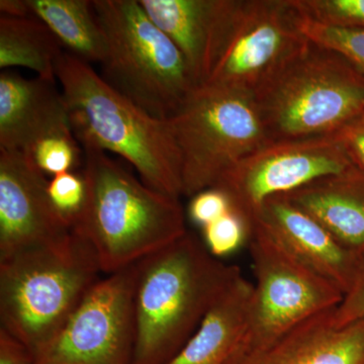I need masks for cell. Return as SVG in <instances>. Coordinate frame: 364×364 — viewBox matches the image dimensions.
Returning a JSON list of instances; mask_svg holds the SVG:
<instances>
[{
    "instance_id": "cell-1",
    "label": "cell",
    "mask_w": 364,
    "mask_h": 364,
    "mask_svg": "<svg viewBox=\"0 0 364 364\" xmlns=\"http://www.w3.org/2000/svg\"><path fill=\"white\" fill-rule=\"evenodd\" d=\"M242 275L191 232L139 261L133 364H167Z\"/></svg>"
},
{
    "instance_id": "cell-2",
    "label": "cell",
    "mask_w": 364,
    "mask_h": 364,
    "mask_svg": "<svg viewBox=\"0 0 364 364\" xmlns=\"http://www.w3.org/2000/svg\"><path fill=\"white\" fill-rule=\"evenodd\" d=\"M71 130L85 149L119 155L163 195H182L181 161L166 119L117 92L90 64L64 52L57 66Z\"/></svg>"
},
{
    "instance_id": "cell-3",
    "label": "cell",
    "mask_w": 364,
    "mask_h": 364,
    "mask_svg": "<svg viewBox=\"0 0 364 364\" xmlns=\"http://www.w3.org/2000/svg\"><path fill=\"white\" fill-rule=\"evenodd\" d=\"M83 151L87 196L72 230L90 244L102 272L130 267L188 232L179 198L146 186L104 151Z\"/></svg>"
},
{
    "instance_id": "cell-4",
    "label": "cell",
    "mask_w": 364,
    "mask_h": 364,
    "mask_svg": "<svg viewBox=\"0 0 364 364\" xmlns=\"http://www.w3.org/2000/svg\"><path fill=\"white\" fill-rule=\"evenodd\" d=\"M100 272L95 250L74 230L58 244L0 260L1 328L37 358L97 282Z\"/></svg>"
},
{
    "instance_id": "cell-5",
    "label": "cell",
    "mask_w": 364,
    "mask_h": 364,
    "mask_svg": "<svg viewBox=\"0 0 364 364\" xmlns=\"http://www.w3.org/2000/svg\"><path fill=\"white\" fill-rule=\"evenodd\" d=\"M254 97L270 141L333 136L364 114V74L309 41Z\"/></svg>"
},
{
    "instance_id": "cell-6",
    "label": "cell",
    "mask_w": 364,
    "mask_h": 364,
    "mask_svg": "<svg viewBox=\"0 0 364 364\" xmlns=\"http://www.w3.org/2000/svg\"><path fill=\"white\" fill-rule=\"evenodd\" d=\"M107 41L104 78L151 116L167 119L196 87L176 44L136 0H95Z\"/></svg>"
},
{
    "instance_id": "cell-7",
    "label": "cell",
    "mask_w": 364,
    "mask_h": 364,
    "mask_svg": "<svg viewBox=\"0 0 364 364\" xmlns=\"http://www.w3.org/2000/svg\"><path fill=\"white\" fill-rule=\"evenodd\" d=\"M181 161L182 195L215 188L235 165L269 142L254 93L196 86L166 119Z\"/></svg>"
},
{
    "instance_id": "cell-8",
    "label": "cell",
    "mask_w": 364,
    "mask_h": 364,
    "mask_svg": "<svg viewBox=\"0 0 364 364\" xmlns=\"http://www.w3.org/2000/svg\"><path fill=\"white\" fill-rule=\"evenodd\" d=\"M294 0H218L200 85L255 92L309 43Z\"/></svg>"
},
{
    "instance_id": "cell-9",
    "label": "cell",
    "mask_w": 364,
    "mask_h": 364,
    "mask_svg": "<svg viewBox=\"0 0 364 364\" xmlns=\"http://www.w3.org/2000/svg\"><path fill=\"white\" fill-rule=\"evenodd\" d=\"M249 244L256 284L239 351L268 346L341 303L344 294L338 287L299 260L259 223H253Z\"/></svg>"
},
{
    "instance_id": "cell-10",
    "label": "cell",
    "mask_w": 364,
    "mask_h": 364,
    "mask_svg": "<svg viewBox=\"0 0 364 364\" xmlns=\"http://www.w3.org/2000/svg\"><path fill=\"white\" fill-rule=\"evenodd\" d=\"M139 261L98 279L36 364H133Z\"/></svg>"
},
{
    "instance_id": "cell-11",
    "label": "cell",
    "mask_w": 364,
    "mask_h": 364,
    "mask_svg": "<svg viewBox=\"0 0 364 364\" xmlns=\"http://www.w3.org/2000/svg\"><path fill=\"white\" fill-rule=\"evenodd\" d=\"M353 165L334 135L269 141L235 165L215 188L227 193L234 210L252 227L269 198Z\"/></svg>"
},
{
    "instance_id": "cell-12",
    "label": "cell",
    "mask_w": 364,
    "mask_h": 364,
    "mask_svg": "<svg viewBox=\"0 0 364 364\" xmlns=\"http://www.w3.org/2000/svg\"><path fill=\"white\" fill-rule=\"evenodd\" d=\"M48 183L28 154L0 149V260L70 236L72 228L50 202Z\"/></svg>"
},
{
    "instance_id": "cell-13",
    "label": "cell",
    "mask_w": 364,
    "mask_h": 364,
    "mask_svg": "<svg viewBox=\"0 0 364 364\" xmlns=\"http://www.w3.org/2000/svg\"><path fill=\"white\" fill-rule=\"evenodd\" d=\"M72 131L65 102L55 81L0 73V149L28 154L38 141Z\"/></svg>"
},
{
    "instance_id": "cell-14",
    "label": "cell",
    "mask_w": 364,
    "mask_h": 364,
    "mask_svg": "<svg viewBox=\"0 0 364 364\" xmlns=\"http://www.w3.org/2000/svg\"><path fill=\"white\" fill-rule=\"evenodd\" d=\"M254 223L342 293L348 291L360 260L310 215L277 196L265 202Z\"/></svg>"
},
{
    "instance_id": "cell-15",
    "label": "cell",
    "mask_w": 364,
    "mask_h": 364,
    "mask_svg": "<svg viewBox=\"0 0 364 364\" xmlns=\"http://www.w3.org/2000/svg\"><path fill=\"white\" fill-rule=\"evenodd\" d=\"M334 309L304 321L268 346L239 351L228 364H364V321L337 327Z\"/></svg>"
},
{
    "instance_id": "cell-16",
    "label": "cell",
    "mask_w": 364,
    "mask_h": 364,
    "mask_svg": "<svg viewBox=\"0 0 364 364\" xmlns=\"http://www.w3.org/2000/svg\"><path fill=\"white\" fill-rule=\"evenodd\" d=\"M359 260L364 257V172L355 165L282 195Z\"/></svg>"
},
{
    "instance_id": "cell-17",
    "label": "cell",
    "mask_w": 364,
    "mask_h": 364,
    "mask_svg": "<svg viewBox=\"0 0 364 364\" xmlns=\"http://www.w3.org/2000/svg\"><path fill=\"white\" fill-rule=\"evenodd\" d=\"M253 284L243 274L208 311L200 327L167 364H228L247 333Z\"/></svg>"
},
{
    "instance_id": "cell-18",
    "label": "cell",
    "mask_w": 364,
    "mask_h": 364,
    "mask_svg": "<svg viewBox=\"0 0 364 364\" xmlns=\"http://www.w3.org/2000/svg\"><path fill=\"white\" fill-rule=\"evenodd\" d=\"M148 16L183 55L196 85L214 35L218 0H139Z\"/></svg>"
},
{
    "instance_id": "cell-19",
    "label": "cell",
    "mask_w": 364,
    "mask_h": 364,
    "mask_svg": "<svg viewBox=\"0 0 364 364\" xmlns=\"http://www.w3.org/2000/svg\"><path fill=\"white\" fill-rule=\"evenodd\" d=\"M33 16L59 41L67 53L86 63H104L107 41L88 0H28Z\"/></svg>"
},
{
    "instance_id": "cell-20",
    "label": "cell",
    "mask_w": 364,
    "mask_h": 364,
    "mask_svg": "<svg viewBox=\"0 0 364 364\" xmlns=\"http://www.w3.org/2000/svg\"><path fill=\"white\" fill-rule=\"evenodd\" d=\"M64 52L51 31L35 16H0V68L25 67L37 77L55 81Z\"/></svg>"
},
{
    "instance_id": "cell-21",
    "label": "cell",
    "mask_w": 364,
    "mask_h": 364,
    "mask_svg": "<svg viewBox=\"0 0 364 364\" xmlns=\"http://www.w3.org/2000/svg\"><path fill=\"white\" fill-rule=\"evenodd\" d=\"M299 28L310 42L338 53L364 74L363 28L327 25L311 20L303 14Z\"/></svg>"
},
{
    "instance_id": "cell-22",
    "label": "cell",
    "mask_w": 364,
    "mask_h": 364,
    "mask_svg": "<svg viewBox=\"0 0 364 364\" xmlns=\"http://www.w3.org/2000/svg\"><path fill=\"white\" fill-rule=\"evenodd\" d=\"M78 144L73 132H61L41 139L28 155L43 173L58 176L72 171L80 162Z\"/></svg>"
},
{
    "instance_id": "cell-23",
    "label": "cell",
    "mask_w": 364,
    "mask_h": 364,
    "mask_svg": "<svg viewBox=\"0 0 364 364\" xmlns=\"http://www.w3.org/2000/svg\"><path fill=\"white\" fill-rule=\"evenodd\" d=\"M48 196L57 214L73 228L85 207L87 186L85 176L73 171L53 176L48 183Z\"/></svg>"
},
{
    "instance_id": "cell-24",
    "label": "cell",
    "mask_w": 364,
    "mask_h": 364,
    "mask_svg": "<svg viewBox=\"0 0 364 364\" xmlns=\"http://www.w3.org/2000/svg\"><path fill=\"white\" fill-rule=\"evenodd\" d=\"M205 247L215 257L233 253L250 237L251 226L232 208L220 219L203 228Z\"/></svg>"
},
{
    "instance_id": "cell-25",
    "label": "cell",
    "mask_w": 364,
    "mask_h": 364,
    "mask_svg": "<svg viewBox=\"0 0 364 364\" xmlns=\"http://www.w3.org/2000/svg\"><path fill=\"white\" fill-rule=\"evenodd\" d=\"M306 18L327 25L364 28V0H294Z\"/></svg>"
},
{
    "instance_id": "cell-26",
    "label": "cell",
    "mask_w": 364,
    "mask_h": 364,
    "mask_svg": "<svg viewBox=\"0 0 364 364\" xmlns=\"http://www.w3.org/2000/svg\"><path fill=\"white\" fill-rule=\"evenodd\" d=\"M231 200L225 191L212 188L200 191L191 196L188 205V215L198 226H208L232 210Z\"/></svg>"
},
{
    "instance_id": "cell-27",
    "label": "cell",
    "mask_w": 364,
    "mask_h": 364,
    "mask_svg": "<svg viewBox=\"0 0 364 364\" xmlns=\"http://www.w3.org/2000/svg\"><path fill=\"white\" fill-rule=\"evenodd\" d=\"M333 321L337 327L364 321V257L359 261L350 287L333 311Z\"/></svg>"
},
{
    "instance_id": "cell-28",
    "label": "cell",
    "mask_w": 364,
    "mask_h": 364,
    "mask_svg": "<svg viewBox=\"0 0 364 364\" xmlns=\"http://www.w3.org/2000/svg\"><path fill=\"white\" fill-rule=\"evenodd\" d=\"M351 161L364 172V114L334 134Z\"/></svg>"
},
{
    "instance_id": "cell-29",
    "label": "cell",
    "mask_w": 364,
    "mask_h": 364,
    "mask_svg": "<svg viewBox=\"0 0 364 364\" xmlns=\"http://www.w3.org/2000/svg\"><path fill=\"white\" fill-rule=\"evenodd\" d=\"M0 364H36L28 346L4 328H0Z\"/></svg>"
},
{
    "instance_id": "cell-30",
    "label": "cell",
    "mask_w": 364,
    "mask_h": 364,
    "mask_svg": "<svg viewBox=\"0 0 364 364\" xmlns=\"http://www.w3.org/2000/svg\"><path fill=\"white\" fill-rule=\"evenodd\" d=\"M1 16L11 18H31L33 16L28 0H1L0 1Z\"/></svg>"
}]
</instances>
